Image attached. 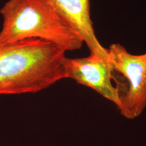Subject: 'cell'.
Segmentation results:
<instances>
[{
    "label": "cell",
    "mask_w": 146,
    "mask_h": 146,
    "mask_svg": "<svg viewBox=\"0 0 146 146\" xmlns=\"http://www.w3.org/2000/svg\"><path fill=\"white\" fill-rule=\"evenodd\" d=\"M65 52L37 38L0 46V95L36 93L65 78Z\"/></svg>",
    "instance_id": "1"
},
{
    "label": "cell",
    "mask_w": 146,
    "mask_h": 146,
    "mask_svg": "<svg viewBox=\"0 0 146 146\" xmlns=\"http://www.w3.org/2000/svg\"><path fill=\"white\" fill-rule=\"evenodd\" d=\"M0 46L27 38L52 42L65 52L80 49L84 40L67 26L46 0H9L1 9Z\"/></svg>",
    "instance_id": "2"
},
{
    "label": "cell",
    "mask_w": 146,
    "mask_h": 146,
    "mask_svg": "<svg viewBox=\"0 0 146 146\" xmlns=\"http://www.w3.org/2000/svg\"><path fill=\"white\" fill-rule=\"evenodd\" d=\"M63 22L78 33L90 52L108 56L95 35L90 18V0H46Z\"/></svg>",
    "instance_id": "5"
},
{
    "label": "cell",
    "mask_w": 146,
    "mask_h": 146,
    "mask_svg": "<svg viewBox=\"0 0 146 146\" xmlns=\"http://www.w3.org/2000/svg\"><path fill=\"white\" fill-rule=\"evenodd\" d=\"M63 68L65 78H72L78 84L94 89L116 106L119 104V90L111 84L114 71L109 56L90 52L86 58L66 57Z\"/></svg>",
    "instance_id": "4"
},
{
    "label": "cell",
    "mask_w": 146,
    "mask_h": 146,
    "mask_svg": "<svg viewBox=\"0 0 146 146\" xmlns=\"http://www.w3.org/2000/svg\"><path fill=\"white\" fill-rule=\"evenodd\" d=\"M108 52L113 71L121 74L128 83L119 93L117 107L125 117L134 119L146 107V52L131 54L119 43L112 44Z\"/></svg>",
    "instance_id": "3"
}]
</instances>
